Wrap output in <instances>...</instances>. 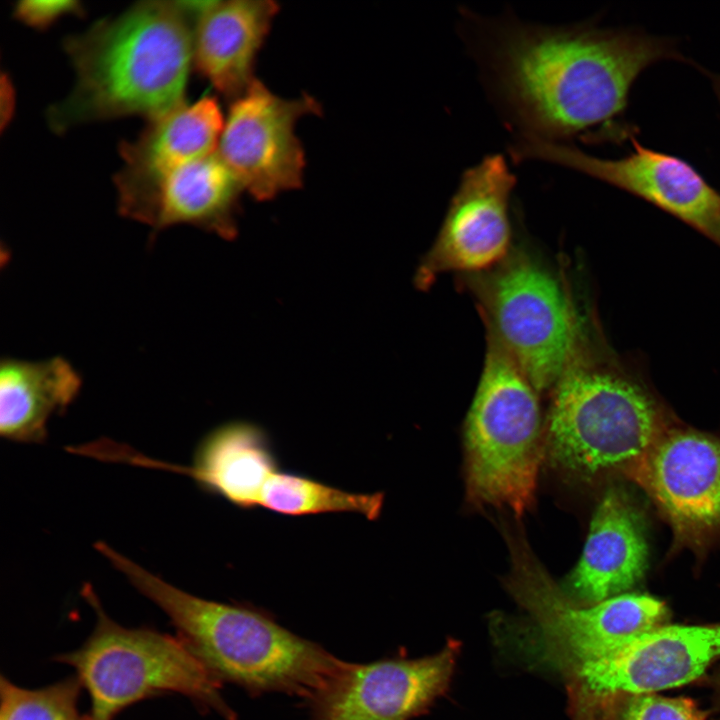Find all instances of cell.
Masks as SVG:
<instances>
[{
  "instance_id": "1",
  "label": "cell",
  "mask_w": 720,
  "mask_h": 720,
  "mask_svg": "<svg viewBox=\"0 0 720 720\" xmlns=\"http://www.w3.org/2000/svg\"><path fill=\"white\" fill-rule=\"evenodd\" d=\"M501 43L496 71L524 135L556 141L613 117L665 48L647 38L523 25Z\"/></svg>"
},
{
  "instance_id": "2",
  "label": "cell",
  "mask_w": 720,
  "mask_h": 720,
  "mask_svg": "<svg viewBox=\"0 0 720 720\" xmlns=\"http://www.w3.org/2000/svg\"><path fill=\"white\" fill-rule=\"evenodd\" d=\"M204 1H145L71 36L76 74L48 112L51 128L139 115L158 118L184 103L197 15Z\"/></svg>"
},
{
  "instance_id": "3",
  "label": "cell",
  "mask_w": 720,
  "mask_h": 720,
  "mask_svg": "<svg viewBox=\"0 0 720 720\" xmlns=\"http://www.w3.org/2000/svg\"><path fill=\"white\" fill-rule=\"evenodd\" d=\"M97 551L169 617L180 638L219 681L253 694L278 692L306 700L342 661L261 609L189 594L106 542H100Z\"/></svg>"
},
{
  "instance_id": "4",
  "label": "cell",
  "mask_w": 720,
  "mask_h": 720,
  "mask_svg": "<svg viewBox=\"0 0 720 720\" xmlns=\"http://www.w3.org/2000/svg\"><path fill=\"white\" fill-rule=\"evenodd\" d=\"M671 424L636 370L583 343L553 387L546 445L577 476L629 478Z\"/></svg>"
},
{
  "instance_id": "5",
  "label": "cell",
  "mask_w": 720,
  "mask_h": 720,
  "mask_svg": "<svg viewBox=\"0 0 720 720\" xmlns=\"http://www.w3.org/2000/svg\"><path fill=\"white\" fill-rule=\"evenodd\" d=\"M538 391L488 336L465 422L466 487L478 506L521 516L534 503L544 448Z\"/></svg>"
},
{
  "instance_id": "6",
  "label": "cell",
  "mask_w": 720,
  "mask_h": 720,
  "mask_svg": "<svg viewBox=\"0 0 720 720\" xmlns=\"http://www.w3.org/2000/svg\"><path fill=\"white\" fill-rule=\"evenodd\" d=\"M82 595L97 616L94 630L80 648L57 659L74 668L90 695L87 720H113L125 707L166 692L235 720L220 693L221 681L181 638L123 627L105 613L91 585L83 587Z\"/></svg>"
},
{
  "instance_id": "7",
  "label": "cell",
  "mask_w": 720,
  "mask_h": 720,
  "mask_svg": "<svg viewBox=\"0 0 720 720\" xmlns=\"http://www.w3.org/2000/svg\"><path fill=\"white\" fill-rule=\"evenodd\" d=\"M474 278L489 335L533 387L553 388L583 343L571 298L548 270L527 256L505 259Z\"/></svg>"
},
{
  "instance_id": "8",
  "label": "cell",
  "mask_w": 720,
  "mask_h": 720,
  "mask_svg": "<svg viewBox=\"0 0 720 720\" xmlns=\"http://www.w3.org/2000/svg\"><path fill=\"white\" fill-rule=\"evenodd\" d=\"M509 547V592L531 614L549 650L577 667L614 654L667 618L664 602L643 594L577 605L560 591L524 541L510 537Z\"/></svg>"
},
{
  "instance_id": "9",
  "label": "cell",
  "mask_w": 720,
  "mask_h": 720,
  "mask_svg": "<svg viewBox=\"0 0 720 720\" xmlns=\"http://www.w3.org/2000/svg\"><path fill=\"white\" fill-rule=\"evenodd\" d=\"M320 111V103L309 95L284 98L255 79L232 101L217 153L257 200L297 189L306 160L296 125Z\"/></svg>"
},
{
  "instance_id": "10",
  "label": "cell",
  "mask_w": 720,
  "mask_h": 720,
  "mask_svg": "<svg viewBox=\"0 0 720 720\" xmlns=\"http://www.w3.org/2000/svg\"><path fill=\"white\" fill-rule=\"evenodd\" d=\"M629 479L652 499L675 544L704 548L720 534V439L671 424Z\"/></svg>"
},
{
  "instance_id": "11",
  "label": "cell",
  "mask_w": 720,
  "mask_h": 720,
  "mask_svg": "<svg viewBox=\"0 0 720 720\" xmlns=\"http://www.w3.org/2000/svg\"><path fill=\"white\" fill-rule=\"evenodd\" d=\"M608 160L557 141L523 135L512 147L518 160L535 159L574 169L612 184L691 225L720 246V194L686 162L642 147Z\"/></svg>"
},
{
  "instance_id": "12",
  "label": "cell",
  "mask_w": 720,
  "mask_h": 720,
  "mask_svg": "<svg viewBox=\"0 0 720 720\" xmlns=\"http://www.w3.org/2000/svg\"><path fill=\"white\" fill-rule=\"evenodd\" d=\"M458 646L418 659L341 661L305 701L313 720H409L447 688Z\"/></svg>"
},
{
  "instance_id": "13",
  "label": "cell",
  "mask_w": 720,
  "mask_h": 720,
  "mask_svg": "<svg viewBox=\"0 0 720 720\" xmlns=\"http://www.w3.org/2000/svg\"><path fill=\"white\" fill-rule=\"evenodd\" d=\"M514 185L515 178L501 155L487 156L464 173L439 234L418 270L420 287H429L442 273H482L505 259Z\"/></svg>"
},
{
  "instance_id": "14",
  "label": "cell",
  "mask_w": 720,
  "mask_h": 720,
  "mask_svg": "<svg viewBox=\"0 0 720 720\" xmlns=\"http://www.w3.org/2000/svg\"><path fill=\"white\" fill-rule=\"evenodd\" d=\"M719 657L720 624L661 625L576 672L590 695L629 696L687 684Z\"/></svg>"
},
{
  "instance_id": "15",
  "label": "cell",
  "mask_w": 720,
  "mask_h": 720,
  "mask_svg": "<svg viewBox=\"0 0 720 720\" xmlns=\"http://www.w3.org/2000/svg\"><path fill=\"white\" fill-rule=\"evenodd\" d=\"M243 191L216 151L148 182L118 189V209L122 216L146 224L154 233L189 224L231 238Z\"/></svg>"
},
{
  "instance_id": "16",
  "label": "cell",
  "mask_w": 720,
  "mask_h": 720,
  "mask_svg": "<svg viewBox=\"0 0 720 720\" xmlns=\"http://www.w3.org/2000/svg\"><path fill=\"white\" fill-rule=\"evenodd\" d=\"M648 555L638 507L623 488L612 486L594 511L570 589L582 605L625 594L644 578Z\"/></svg>"
},
{
  "instance_id": "17",
  "label": "cell",
  "mask_w": 720,
  "mask_h": 720,
  "mask_svg": "<svg viewBox=\"0 0 720 720\" xmlns=\"http://www.w3.org/2000/svg\"><path fill=\"white\" fill-rule=\"evenodd\" d=\"M125 456L124 461L131 464L189 476L202 490L242 509L260 506L265 484L279 470L266 432L245 421L210 431L197 446L191 465L164 463L129 451Z\"/></svg>"
},
{
  "instance_id": "18",
  "label": "cell",
  "mask_w": 720,
  "mask_h": 720,
  "mask_svg": "<svg viewBox=\"0 0 720 720\" xmlns=\"http://www.w3.org/2000/svg\"><path fill=\"white\" fill-rule=\"evenodd\" d=\"M278 12L271 0L204 1L195 22L193 63L227 99L238 98L256 79V58Z\"/></svg>"
},
{
  "instance_id": "19",
  "label": "cell",
  "mask_w": 720,
  "mask_h": 720,
  "mask_svg": "<svg viewBox=\"0 0 720 720\" xmlns=\"http://www.w3.org/2000/svg\"><path fill=\"white\" fill-rule=\"evenodd\" d=\"M225 119L215 98L185 102L150 120L133 142L120 146L124 160L116 187L148 182L169 170L215 153Z\"/></svg>"
},
{
  "instance_id": "20",
  "label": "cell",
  "mask_w": 720,
  "mask_h": 720,
  "mask_svg": "<svg viewBox=\"0 0 720 720\" xmlns=\"http://www.w3.org/2000/svg\"><path fill=\"white\" fill-rule=\"evenodd\" d=\"M82 379L61 356L29 361L6 357L0 364V433L8 440L41 443L50 417L79 395Z\"/></svg>"
},
{
  "instance_id": "21",
  "label": "cell",
  "mask_w": 720,
  "mask_h": 720,
  "mask_svg": "<svg viewBox=\"0 0 720 720\" xmlns=\"http://www.w3.org/2000/svg\"><path fill=\"white\" fill-rule=\"evenodd\" d=\"M383 503L381 492H349L281 470L267 481L260 499V507L287 516L356 513L371 521L379 518Z\"/></svg>"
},
{
  "instance_id": "22",
  "label": "cell",
  "mask_w": 720,
  "mask_h": 720,
  "mask_svg": "<svg viewBox=\"0 0 720 720\" xmlns=\"http://www.w3.org/2000/svg\"><path fill=\"white\" fill-rule=\"evenodd\" d=\"M77 677L40 689L19 687L2 677L0 720H87L77 709Z\"/></svg>"
},
{
  "instance_id": "23",
  "label": "cell",
  "mask_w": 720,
  "mask_h": 720,
  "mask_svg": "<svg viewBox=\"0 0 720 720\" xmlns=\"http://www.w3.org/2000/svg\"><path fill=\"white\" fill-rule=\"evenodd\" d=\"M619 720H707L688 698H667L653 693L629 695Z\"/></svg>"
},
{
  "instance_id": "24",
  "label": "cell",
  "mask_w": 720,
  "mask_h": 720,
  "mask_svg": "<svg viewBox=\"0 0 720 720\" xmlns=\"http://www.w3.org/2000/svg\"><path fill=\"white\" fill-rule=\"evenodd\" d=\"M82 7L76 1H20L14 15L25 24L44 29L67 14H80Z\"/></svg>"
},
{
  "instance_id": "25",
  "label": "cell",
  "mask_w": 720,
  "mask_h": 720,
  "mask_svg": "<svg viewBox=\"0 0 720 720\" xmlns=\"http://www.w3.org/2000/svg\"><path fill=\"white\" fill-rule=\"evenodd\" d=\"M712 683L715 691V700L717 706L720 708V670L714 675Z\"/></svg>"
}]
</instances>
